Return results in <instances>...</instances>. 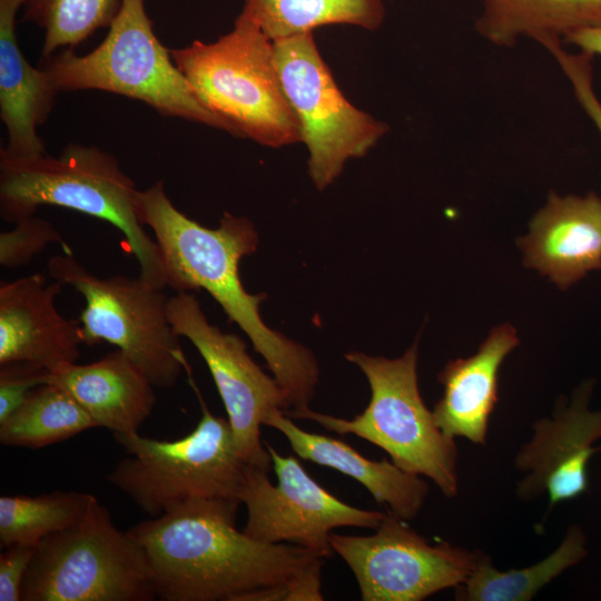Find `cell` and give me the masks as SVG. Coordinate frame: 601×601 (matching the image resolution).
Wrapping results in <instances>:
<instances>
[{
    "instance_id": "obj_7",
    "label": "cell",
    "mask_w": 601,
    "mask_h": 601,
    "mask_svg": "<svg viewBox=\"0 0 601 601\" xmlns=\"http://www.w3.org/2000/svg\"><path fill=\"white\" fill-rule=\"evenodd\" d=\"M201 405L194 431L178 440L114 435L129 456L115 466L107 481L150 518L189 500L240 501L248 464L237 450L228 420Z\"/></svg>"
},
{
    "instance_id": "obj_1",
    "label": "cell",
    "mask_w": 601,
    "mask_h": 601,
    "mask_svg": "<svg viewBox=\"0 0 601 601\" xmlns=\"http://www.w3.org/2000/svg\"><path fill=\"white\" fill-rule=\"evenodd\" d=\"M242 502L186 501L128 530L142 546L162 601H321L324 559L236 528Z\"/></svg>"
},
{
    "instance_id": "obj_11",
    "label": "cell",
    "mask_w": 601,
    "mask_h": 601,
    "mask_svg": "<svg viewBox=\"0 0 601 601\" xmlns=\"http://www.w3.org/2000/svg\"><path fill=\"white\" fill-rule=\"evenodd\" d=\"M329 543L355 575L363 601H421L456 588L483 553L446 541L432 544L390 511L373 534L331 533Z\"/></svg>"
},
{
    "instance_id": "obj_24",
    "label": "cell",
    "mask_w": 601,
    "mask_h": 601,
    "mask_svg": "<svg viewBox=\"0 0 601 601\" xmlns=\"http://www.w3.org/2000/svg\"><path fill=\"white\" fill-rule=\"evenodd\" d=\"M97 427L86 410L63 388L42 384L0 423L6 446L40 449Z\"/></svg>"
},
{
    "instance_id": "obj_10",
    "label": "cell",
    "mask_w": 601,
    "mask_h": 601,
    "mask_svg": "<svg viewBox=\"0 0 601 601\" xmlns=\"http://www.w3.org/2000/svg\"><path fill=\"white\" fill-rule=\"evenodd\" d=\"M274 48L285 95L308 150V174L323 190L349 159L365 156L390 128L346 99L313 32L275 41Z\"/></svg>"
},
{
    "instance_id": "obj_27",
    "label": "cell",
    "mask_w": 601,
    "mask_h": 601,
    "mask_svg": "<svg viewBox=\"0 0 601 601\" xmlns=\"http://www.w3.org/2000/svg\"><path fill=\"white\" fill-rule=\"evenodd\" d=\"M60 244L65 253H72L60 231L48 220L35 215L14 223L10 230L0 233V265L18 268L29 264L49 244Z\"/></svg>"
},
{
    "instance_id": "obj_16",
    "label": "cell",
    "mask_w": 601,
    "mask_h": 601,
    "mask_svg": "<svg viewBox=\"0 0 601 601\" xmlns=\"http://www.w3.org/2000/svg\"><path fill=\"white\" fill-rule=\"evenodd\" d=\"M518 244L525 266L566 289L601 268V197L552 191Z\"/></svg>"
},
{
    "instance_id": "obj_29",
    "label": "cell",
    "mask_w": 601,
    "mask_h": 601,
    "mask_svg": "<svg viewBox=\"0 0 601 601\" xmlns=\"http://www.w3.org/2000/svg\"><path fill=\"white\" fill-rule=\"evenodd\" d=\"M49 373L29 362L0 364V423L22 404L33 388L47 384Z\"/></svg>"
},
{
    "instance_id": "obj_15",
    "label": "cell",
    "mask_w": 601,
    "mask_h": 601,
    "mask_svg": "<svg viewBox=\"0 0 601 601\" xmlns=\"http://www.w3.org/2000/svg\"><path fill=\"white\" fill-rule=\"evenodd\" d=\"M62 284L32 274L0 285V364L29 362L55 372L77 363L80 322L56 306Z\"/></svg>"
},
{
    "instance_id": "obj_6",
    "label": "cell",
    "mask_w": 601,
    "mask_h": 601,
    "mask_svg": "<svg viewBox=\"0 0 601 601\" xmlns=\"http://www.w3.org/2000/svg\"><path fill=\"white\" fill-rule=\"evenodd\" d=\"M417 357V343L397 358L347 353L345 358L359 367L371 388L370 403L361 414L351 420L311 408L287 410L285 414L368 441L384 450L400 469L428 477L446 497L453 499L459 491L457 447L423 402Z\"/></svg>"
},
{
    "instance_id": "obj_21",
    "label": "cell",
    "mask_w": 601,
    "mask_h": 601,
    "mask_svg": "<svg viewBox=\"0 0 601 601\" xmlns=\"http://www.w3.org/2000/svg\"><path fill=\"white\" fill-rule=\"evenodd\" d=\"M476 31L500 47L528 37L540 45L570 33L601 27V0H481Z\"/></svg>"
},
{
    "instance_id": "obj_25",
    "label": "cell",
    "mask_w": 601,
    "mask_h": 601,
    "mask_svg": "<svg viewBox=\"0 0 601 601\" xmlns=\"http://www.w3.org/2000/svg\"><path fill=\"white\" fill-rule=\"evenodd\" d=\"M98 500L76 491H55L37 496H0V542L37 545L47 536L66 530L89 513Z\"/></svg>"
},
{
    "instance_id": "obj_14",
    "label": "cell",
    "mask_w": 601,
    "mask_h": 601,
    "mask_svg": "<svg viewBox=\"0 0 601 601\" xmlns=\"http://www.w3.org/2000/svg\"><path fill=\"white\" fill-rule=\"evenodd\" d=\"M594 385L593 380L583 381L570 402L559 398L551 416L533 423L531 440L514 459L515 469L523 474L516 484L519 500L530 502L546 494L550 512L588 491V466L601 451L595 445L601 439V410L590 408Z\"/></svg>"
},
{
    "instance_id": "obj_9",
    "label": "cell",
    "mask_w": 601,
    "mask_h": 601,
    "mask_svg": "<svg viewBox=\"0 0 601 601\" xmlns=\"http://www.w3.org/2000/svg\"><path fill=\"white\" fill-rule=\"evenodd\" d=\"M49 276L75 288L85 299L79 322L83 344L100 342L124 352L157 388H171L189 371L179 335L168 317L164 288L141 276L99 277L72 253L48 262Z\"/></svg>"
},
{
    "instance_id": "obj_4",
    "label": "cell",
    "mask_w": 601,
    "mask_h": 601,
    "mask_svg": "<svg viewBox=\"0 0 601 601\" xmlns=\"http://www.w3.org/2000/svg\"><path fill=\"white\" fill-rule=\"evenodd\" d=\"M170 52L201 104L225 120L237 138L273 148L302 142L274 42L246 10L216 41L195 40Z\"/></svg>"
},
{
    "instance_id": "obj_12",
    "label": "cell",
    "mask_w": 601,
    "mask_h": 601,
    "mask_svg": "<svg viewBox=\"0 0 601 601\" xmlns=\"http://www.w3.org/2000/svg\"><path fill=\"white\" fill-rule=\"evenodd\" d=\"M277 476L248 465L240 501L247 508L244 533L268 543H292L309 549L323 558L334 552L332 530L355 526L375 530L386 512L352 506L329 493L312 479L294 456H283L264 442Z\"/></svg>"
},
{
    "instance_id": "obj_5",
    "label": "cell",
    "mask_w": 601,
    "mask_h": 601,
    "mask_svg": "<svg viewBox=\"0 0 601 601\" xmlns=\"http://www.w3.org/2000/svg\"><path fill=\"white\" fill-rule=\"evenodd\" d=\"M59 92L102 90L146 104L164 117L235 130L206 108L154 31L145 0H122L102 42L87 55L65 49L41 61Z\"/></svg>"
},
{
    "instance_id": "obj_28",
    "label": "cell",
    "mask_w": 601,
    "mask_h": 601,
    "mask_svg": "<svg viewBox=\"0 0 601 601\" xmlns=\"http://www.w3.org/2000/svg\"><path fill=\"white\" fill-rule=\"evenodd\" d=\"M560 65L570 80L574 95L585 114L601 135V101L592 86V58L584 52L572 53L562 48V41L551 40L543 45Z\"/></svg>"
},
{
    "instance_id": "obj_18",
    "label": "cell",
    "mask_w": 601,
    "mask_h": 601,
    "mask_svg": "<svg viewBox=\"0 0 601 601\" xmlns=\"http://www.w3.org/2000/svg\"><path fill=\"white\" fill-rule=\"evenodd\" d=\"M47 383L67 391L97 427L114 435L138 433L156 403L154 384L118 348L89 364L62 366L48 374Z\"/></svg>"
},
{
    "instance_id": "obj_30",
    "label": "cell",
    "mask_w": 601,
    "mask_h": 601,
    "mask_svg": "<svg viewBox=\"0 0 601 601\" xmlns=\"http://www.w3.org/2000/svg\"><path fill=\"white\" fill-rule=\"evenodd\" d=\"M37 545L12 544L0 554V601H21V585Z\"/></svg>"
},
{
    "instance_id": "obj_19",
    "label": "cell",
    "mask_w": 601,
    "mask_h": 601,
    "mask_svg": "<svg viewBox=\"0 0 601 601\" xmlns=\"http://www.w3.org/2000/svg\"><path fill=\"white\" fill-rule=\"evenodd\" d=\"M27 0H0V117L8 144L0 151L13 157L46 154L37 132L52 111L58 90L43 68L21 51L16 17Z\"/></svg>"
},
{
    "instance_id": "obj_31",
    "label": "cell",
    "mask_w": 601,
    "mask_h": 601,
    "mask_svg": "<svg viewBox=\"0 0 601 601\" xmlns=\"http://www.w3.org/2000/svg\"><path fill=\"white\" fill-rule=\"evenodd\" d=\"M563 42L578 47L581 52L591 57H601V27L574 31L566 36Z\"/></svg>"
},
{
    "instance_id": "obj_17",
    "label": "cell",
    "mask_w": 601,
    "mask_h": 601,
    "mask_svg": "<svg viewBox=\"0 0 601 601\" xmlns=\"http://www.w3.org/2000/svg\"><path fill=\"white\" fill-rule=\"evenodd\" d=\"M518 345L514 327L502 324L490 332L475 354L450 361L439 373L443 395L433 414L446 435L486 444L489 421L499 401L500 368Z\"/></svg>"
},
{
    "instance_id": "obj_2",
    "label": "cell",
    "mask_w": 601,
    "mask_h": 601,
    "mask_svg": "<svg viewBox=\"0 0 601 601\" xmlns=\"http://www.w3.org/2000/svg\"><path fill=\"white\" fill-rule=\"evenodd\" d=\"M138 209L158 245L166 286L176 293L207 292L263 356L290 408H309L319 380L316 357L264 323L259 304L266 295L247 293L239 277L240 259L258 245L254 224L225 213L218 227H205L174 205L162 181L139 191Z\"/></svg>"
},
{
    "instance_id": "obj_22",
    "label": "cell",
    "mask_w": 601,
    "mask_h": 601,
    "mask_svg": "<svg viewBox=\"0 0 601 601\" xmlns=\"http://www.w3.org/2000/svg\"><path fill=\"white\" fill-rule=\"evenodd\" d=\"M588 555L587 535L570 525L558 548L546 558L522 569L501 571L483 552L472 574L455 588L459 601H530L546 584Z\"/></svg>"
},
{
    "instance_id": "obj_23",
    "label": "cell",
    "mask_w": 601,
    "mask_h": 601,
    "mask_svg": "<svg viewBox=\"0 0 601 601\" xmlns=\"http://www.w3.org/2000/svg\"><path fill=\"white\" fill-rule=\"evenodd\" d=\"M243 9L273 42L327 24L374 31L385 18L383 0H244Z\"/></svg>"
},
{
    "instance_id": "obj_3",
    "label": "cell",
    "mask_w": 601,
    "mask_h": 601,
    "mask_svg": "<svg viewBox=\"0 0 601 601\" xmlns=\"http://www.w3.org/2000/svg\"><path fill=\"white\" fill-rule=\"evenodd\" d=\"M139 191L116 157L98 147L70 144L57 157H13L0 151V216L7 223L31 217L45 205L105 220L122 233L140 275L165 288L159 248L145 230Z\"/></svg>"
},
{
    "instance_id": "obj_26",
    "label": "cell",
    "mask_w": 601,
    "mask_h": 601,
    "mask_svg": "<svg viewBox=\"0 0 601 601\" xmlns=\"http://www.w3.org/2000/svg\"><path fill=\"white\" fill-rule=\"evenodd\" d=\"M122 0H27L24 20L45 31L41 61L111 24Z\"/></svg>"
},
{
    "instance_id": "obj_20",
    "label": "cell",
    "mask_w": 601,
    "mask_h": 601,
    "mask_svg": "<svg viewBox=\"0 0 601 601\" xmlns=\"http://www.w3.org/2000/svg\"><path fill=\"white\" fill-rule=\"evenodd\" d=\"M264 425L278 430L300 459L332 467L359 482L378 504L386 505L396 516L411 521L422 510L430 486L421 475L406 472L385 459L368 460L342 440L306 432L283 410L268 415Z\"/></svg>"
},
{
    "instance_id": "obj_8",
    "label": "cell",
    "mask_w": 601,
    "mask_h": 601,
    "mask_svg": "<svg viewBox=\"0 0 601 601\" xmlns=\"http://www.w3.org/2000/svg\"><path fill=\"white\" fill-rule=\"evenodd\" d=\"M21 601H151L142 546L98 501L77 524L37 544Z\"/></svg>"
},
{
    "instance_id": "obj_13",
    "label": "cell",
    "mask_w": 601,
    "mask_h": 601,
    "mask_svg": "<svg viewBox=\"0 0 601 601\" xmlns=\"http://www.w3.org/2000/svg\"><path fill=\"white\" fill-rule=\"evenodd\" d=\"M168 317L176 333L187 338L205 361L240 455L248 465L270 471L272 457L260 440V425L274 411L290 408L286 392L255 363L242 338L209 323L194 294L170 296Z\"/></svg>"
}]
</instances>
